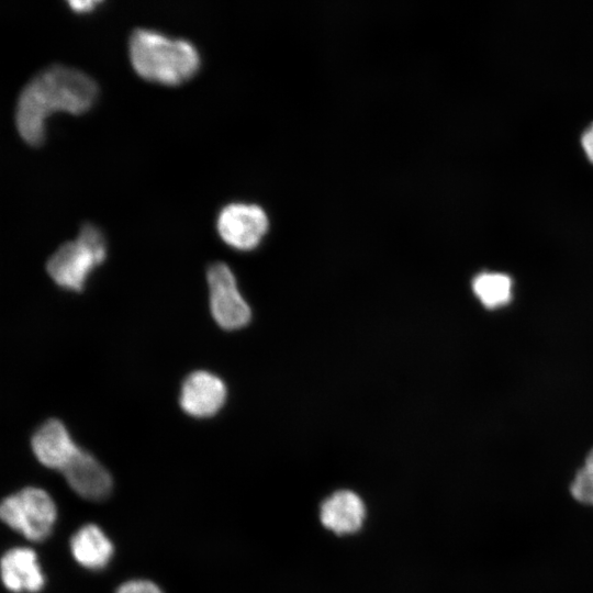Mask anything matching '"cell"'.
Segmentation results:
<instances>
[{
  "label": "cell",
  "mask_w": 593,
  "mask_h": 593,
  "mask_svg": "<svg viewBox=\"0 0 593 593\" xmlns=\"http://www.w3.org/2000/svg\"><path fill=\"white\" fill-rule=\"evenodd\" d=\"M98 96L96 81L82 70L60 64L40 70L21 90L15 124L27 144L40 145L45 137V120L54 112L80 114Z\"/></svg>",
  "instance_id": "6da1fadb"
},
{
  "label": "cell",
  "mask_w": 593,
  "mask_h": 593,
  "mask_svg": "<svg viewBox=\"0 0 593 593\" xmlns=\"http://www.w3.org/2000/svg\"><path fill=\"white\" fill-rule=\"evenodd\" d=\"M128 54L135 71L146 80L179 85L199 70L201 58L195 46L152 29H135L128 40Z\"/></svg>",
  "instance_id": "7a4b0ae2"
},
{
  "label": "cell",
  "mask_w": 593,
  "mask_h": 593,
  "mask_svg": "<svg viewBox=\"0 0 593 593\" xmlns=\"http://www.w3.org/2000/svg\"><path fill=\"white\" fill-rule=\"evenodd\" d=\"M105 257L107 242L103 233L87 222L81 225L76 239L61 244L53 253L46 270L58 287L79 292Z\"/></svg>",
  "instance_id": "3957f363"
},
{
  "label": "cell",
  "mask_w": 593,
  "mask_h": 593,
  "mask_svg": "<svg viewBox=\"0 0 593 593\" xmlns=\"http://www.w3.org/2000/svg\"><path fill=\"white\" fill-rule=\"evenodd\" d=\"M0 516L10 528L26 539L43 541L52 534L57 508L46 491L29 486L2 501Z\"/></svg>",
  "instance_id": "277c9868"
},
{
  "label": "cell",
  "mask_w": 593,
  "mask_h": 593,
  "mask_svg": "<svg viewBox=\"0 0 593 593\" xmlns=\"http://www.w3.org/2000/svg\"><path fill=\"white\" fill-rule=\"evenodd\" d=\"M210 310L216 324L227 331L246 326L251 312L238 291L231 268L224 262H213L206 269Z\"/></svg>",
  "instance_id": "5b68a950"
},
{
  "label": "cell",
  "mask_w": 593,
  "mask_h": 593,
  "mask_svg": "<svg viewBox=\"0 0 593 593\" xmlns=\"http://www.w3.org/2000/svg\"><path fill=\"white\" fill-rule=\"evenodd\" d=\"M269 226L265 210L255 203L233 202L219 213L216 230L220 237L238 250L258 246Z\"/></svg>",
  "instance_id": "8992f818"
},
{
  "label": "cell",
  "mask_w": 593,
  "mask_h": 593,
  "mask_svg": "<svg viewBox=\"0 0 593 593\" xmlns=\"http://www.w3.org/2000/svg\"><path fill=\"white\" fill-rule=\"evenodd\" d=\"M223 380L206 370H195L182 381L179 404L184 413L197 418L215 415L226 401Z\"/></svg>",
  "instance_id": "52a82bcc"
},
{
  "label": "cell",
  "mask_w": 593,
  "mask_h": 593,
  "mask_svg": "<svg viewBox=\"0 0 593 593\" xmlns=\"http://www.w3.org/2000/svg\"><path fill=\"white\" fill-rule=\"evenodd\" d=\"M61 472L69 486L86 500L103 501L112 492L113 480L109 471L82 448Z\"/></svg>",
  "instance_id": "ba28073f"
},
{
  "label": "cell",
  "mask_w": 593,
  "mask_h": 593,
  "mask_svg": "<svg viewBox=\"0 0 593 593\" xmlns=\"http://www.w3.org/2000/svg\"><path fill=\"white\" fill-rule=\"evenodd\" d=\"M36 459L45 467L61 471L79 450L64 423L49 418L41 424L31 438Z\"/></svg>",
  "instance_id": "9c48e42d"
},
{
  "label": "cell",
  "mask_w": 593,
  "mask_h": 593,
  "mask_svg": "<svg viewBox=\"0 0 593 593\" xmlns=\"http://www.w3.org/2000/svg\"><path fill=\"white\" fill-rule=\"evenodd\" d=\"M1 578L4 586L14 593H37L45 584L36 552L25 547L12 548L2 556Z\"/></svg>",
  "instance_id": "30bf717a"
},
{
  "label": "cell",
  "mask_w": 593,
  "mask_h": 593,
  "mask_svg": "<svg viewBox=\"0 0 593 593\" xmlns=\"http://www.w3.org/2000/svg\"><path fill=\"white\" fill-rule=\"evenodd\" d=\"M323 525L336 534L358 530L365 518V505L353 491L340 490L327 497L321 506Z\"/></svg>",
  "instance_id": "8fae6325"
},
{
  "label": "cell",
  "mask_w": 593,
  "mask_h": 593,
  "mask_svg": "<svg viewBox=\"0 0 593 593\" xmlns=\"http://www.w3.org/2000/svg\"><path fill=\"white\" fill-rule=\"evenodd\" d=\"M70 550L75 560L80 566L90 570L105 568L114 552L111 540L94 524H87L72 535Z\"/></svg>",
  "instance_id": "7c38bea8"
},
{
  "label": "cell",
  "mask_w": 593,
  "mask_h": 593,
  "mask_svg": "<svg viewBox=\"0 0 593 593\" xmlns=\"http://www.w3.org/2000/svg\"><path fill=\"white\" fill-rule=\"evenodd\" d=\"M472 290L485 307H501L512 299V279L501 272H480L472 280Z\"/></svg>",
  "instance_id": "4fadbf2b"
},
{
  "label": "cell",
  "mask_w": 593,
  "mask_h": 593,
  "mask_svg": "<svg viewBox=\"0 0 593 593\" xmlns=\"http://www.w3.org/2000/svg\"><path fill=\"white\" fill-rule=\"evenodd\" d=\"M570 494L580 504L593 508V449L574 473L570 482Z\"/></svg>",
  "instance_id": "5bb4252c"
},
{
  "label": "cell",
  "mask_w": 593,
  "mask_h": 593,
  "mask_svg": "<svg viewBox=\"0 0 593 593\" xmlns=\"http://www.w3.org/2000/svg\"><path fill=\"white\" fill-rule=\"evenodd\" d=\"M115 593H163V591L152 581L130 580L121 584Z\"/></svg>",
  "instance_id": "9a60e30c"
},
{
  "label": "cell",
  "mask_w": 593,
  "mask_h": 593,
  "mask_svg": "<svg viewBox=\"0 0 593 593\" xmlns=\"http://www.w3.org/2000/svg\"><path fill=\"white\" fill-rule=\"evenodd\" d=\"M580 142L586 158L593 164V122L582 132Z\"/></svg>",
  "instance_id": "2e32d148"
},
{
  "label": "cell",
  "mask_w": 593,
  "mask_h": 593,
  "mask_svg": "<svg viewBox=\"0 0 593 593\" xmlns=\"http://www.w3.org/2000/svg\"><path fill=\"white\" fill-rule=\"evenodd\" d=\"M98 3L99 1H93V0H76V1L68 2L69 7L77 12L89 11L93 9Z\"/></svg>",
  "instance_id": "e0dca14e"
}]
</instances>
